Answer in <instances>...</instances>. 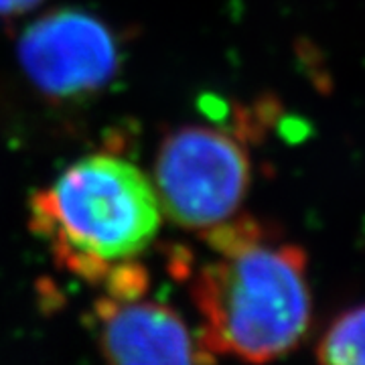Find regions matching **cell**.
Returning a JSON list of instances; mask_svg holds the SVG:
<instances>
[{
    "mask_svg": "<svg viewBox=\"0 0 365 365\" xmlns=\"http://www.w3.org/2000/svg\"><path fill=\"white\" fill-rule=\"evenodd\" d=\"M26 79L51 100L90 98L122 67L116 33L96 14L57 9L26 26L16 45Z\"/></svg>",
    "mask_w": 365,
    "mask_h": 365,
    "instance_id": "obj_4",
    "label": "cell"
},
{
    "mask_svg": "<svg viewBox=\"0 0 365 365\" xmlns=\"http://www.w3.org/2000/svg\"><path fill=\"white\" fill-rule=\"evenodd\" d=\"M319 365H365V304L327 329L317 349Z\"/></svg>",
    "mask_w": 365,
    "mask_h": 365,
    "instance_id": "obj_6",
    "label": "cell"
},
{
    "mask_svg": "<svg viewBox=\"0 0 365 365\" xmlns=\"http://www.w3.org/2000/svg\"><path fill=\"white\" fill-rule=\"evenodd\" d=\"M43 0H0V16H19L37 9Z\"/></svg>",
    "mask_w": 365,
    "mask_h": 365,
    "instance_id": "obj_7",
    "label": "cell"
},
{
    "mask_svg": "<svg viewBox=\"0 0 365 365\" xmlns=\"http://www.w3.org/2000/svg\"><path fill=\"white\" fill-rule=\"evenodd\" d=\"M203 235L215 252L191 278L203 349L252 365L288 355L311 323L304 250L278 242L252 217Z\"/></svg>",
    "mask_w": 365,
    "mask_h": 365,
    "instance_id": "obj_1",
    "label": "cell"
},
{
    "mask_svg": "<svg viewBox=\"0 0 365 365\" xmlns=\"http://www.w3.org/2000/svg\"><path fill=\"white\" fill-rule=\"evenodd\" d=\"M252 185L244 144L211 126H181L158 144L153 187L163 215L189 232L207 234L232 222Z\"/></svg>",
    "mask_w": 365,
    "mask_h": 365,
    "instance_id": "obj_3",
    "label": "cell"
},
{
    "mask_svg": "<svg viewBox=\"0 0 365 365\" xmlns=\"http://www.w3.org/2000/svg\"><path fill=\"white\" fill-rule=\"evenodd\" d=\"M31 225L63 268L104 284L157 240L163 211L153 181L138 167L90 155L31 199Z\"/></svg>",
    "mask_w": 365,
    "mask_h": 365,
    "instance_id": "obj_2",
    "label": "cell"
},
{
    "mask_svg": "<svg viewBox=\"0 0 365 365\" xmlns=\"http://www.w3.org/2000/svg\"><path fill=\"white\" fill-rule=\"evenodd\" d=\"M106 365H207L209 355L170 307L138 297L96 302Z\"/></svg>",
    "mask_w": 365,
    "mask_h": 365,
    "instance_id": "obj_5",
    "label": "cell"
}]
</instances>
